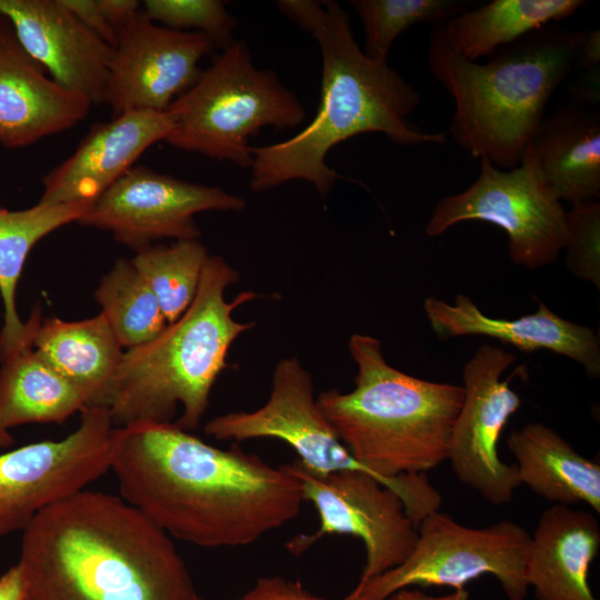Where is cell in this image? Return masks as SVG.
Segmentation results:
<instances>
[{
  "instance_id": "cell-7",
  "label": "cell",
  "mask_w": 600,
  "mask_h": 600,
  "mask_svg": "<svg viewBox=\"0 0 600 600\" xmlns=\"http://www.w3.org/2000/svg\"><path fill=\"white\" fill-rule=\"evenodd\" d=\"M168 111L173 127L164 141L241 168H251L250 137L263 127L293 129L306 117L299 99L277 74L258 69L248 46L234 40Z\"/></svg>"
},
{
  "instance_id": "cell-24",
  "label": "cell",
  "mask_w": 600,
  "mask_h": 600,
  "mask_svg": "<svg viewBox=\"0 0 600 600\" xmlns=\"http://www.w3.org/2000/svg\"><path fill=\"white\" fill-rule=\"evenodd\" d=\"M90 204L38 202L22 210L0 208V294L3 302V326L0 331V361L26 346H32V334L41 312L33 309L22 322L17 312L16 290L24 262L34 244L52 231L79 219Z\"/></svg>"
},
{
  "instance_id": "cell-17",
  "label": "cell",
  "mask_w": 600,
  "mask_h": 600,
  "mask_svg": "<svg viewBox=\"0 0 600 600\" xmlns=\"http://www.w3.org/2000/svg\"><path fill=\"white\" fill-rule=\"evenodd\" d=\"M173 127L167 110L133 111L93 124L76 151L42 177L40 202L91 204Z\"/></svg>"
},
{
  "instance_id": "cell-11",
  "label": "cell",
  "mask_w": 600,
  "mask_h": 600,
  "mask_svg": "<svg viewBox=\"0 0 600 600\" xmlns=\"http://www.w3.org/2000/svg\"><path fill=\"white\" fill-rule=\"evenodd\" d=\"M113 429L107 407H86L68 437L0 454V537L23 531L42 510L110 470Z\"/></svg>"
},
{
  "instance_id": "cell-36",
  "label": "cell",
  "mask_w": 600,
  "mask_h": 600,
  "mask_svg": "<svg viewBox=\"0 0 600 600\" xmlns=\"http://www.w3.org/2000/svg\"><path fill=\"white\" fill-rule=\"evenodd\" d=\"M0 600H26L24 586L17 566L0 577Z\"/></svg>"
},
{
  "instance_id": "cell-39",
  "label": "cell",
  "mask_w": 600,
  "mask_h": 600,
  "mask_svg": "<svg viewBox=\"0 0 600 600\" xmlns=\"http://www.w3.org/2000/svg\"><path fill=\"white\" fill-rule=\"evenodd\" d=\"M13 441V437L10 434L9 430L0 424V449L9 448Z\"/></svg>"
},
{
  "instance_id": "cell-20",
  "label": "cell",
  "mask_w": 600,
  "mask_h": 600,
  "mask_svg": "<svg viewBox=\"0 0 600 600\" xmlns=\"http://www.w3.org/2000/svg\"><path fill=\"white\" fill-rule=\"evenodd\" d=\"M600 550L593 513L553 504L536 526L524 562V578L537 600H598L589 584L591 562Z\"/></svg>"
},
{
  "instance_id": "cell-37",
  "label": "cell",
  "mask_w": 600,
  "mask_h": 600,
  "mask_svg": "<svg viewBox=\"0 0 600 600\" xmlns=\"http://www.w3.org/2000/svg\"><path fill=\"white\" fill-rule=\"evenodd\" d=\"M384 600H470V594L464 588L456 589L449 594L439 597L427 594L420 590L403 588L393 592Z\"/></svg>"
},
{
  "instance_id": "cell-23",
  "label": "cell",
  "mask_w": 600,
  "mask_h": 600,
  "mask_svg": "<svg viewBox=\"0 0 600 600\" xmlns=\"http://www.w3.org/2000/svg\"><path fill=\"white\" fill-rule=\"evenodd\" d=\"M508 447L521 484L553 504L583 502L600 514V464L581 456L552 428L530 422L513 430Z\"/></svg>"
},
{
  "instance_id": "cell-3",
  "label": "cell",
  "mask_w": 600,
  "mask_h": 600,
  "mask_svg": "<svg viewBox=\"0 0 600 600\" xmlns=\"http://www.w3.org/2000/svg\"><path fill=\"white\" fill-rule=\"evenodd\" d=\"M349 351L354 388L323 391L317 401L353 458L398 492L418 526L441 504L426 472L448 459L463 388L393 368L372 336L352 334Z\"/></svg>"
},
{
  "instance_id": "cell-16",
  "label": "cell",
  "mask_w": 600,
  "mask_h": 600,
  "mask_svg": "<svg viewBox=\"0 0 600 600\" xmlns=\"http://www.w3.org/2000/svg\"><path fill=\"white\" fill-rule=\"evenodd\" d=\"M0 16L24 50L51 78L103 103L113 47L77 19L61 0H0Z\"/></svg>"
},
{
  "instance_id": "cell-8",
  "label": "cell",
  "mask_w": 600,
  "mask_h": 600,
  "mask_svg": "<svg viewBox=\"0 0 600 600\" xmlns=\"http://www.w3.org/2000/svg\"><path fill=\"white\" fill-rule=\"evenodd\" d=\"M530 533L519 523L501 520L486 528H469L437 511L418 524L416 544L396 568L356 588L343 600H384L413 586H464L483 574L493 576L510 600L529 591L524 562Z\"/></svg>"
},
{
  "instance_id": "cell-29",
  "label": "cell",
  "mask_w": 600,
  "mask_h": 600,
  "mask_svg": "<svg viewBox=\"0 0 600 600\" xmlns=\"http://www.w3.org/2000/svg\"><path fill=\"white\" fill-rule=\"evenodd\" d=\"M350 3L363 26L364 53L381 61H387L394 40L407 29L446 21L469 7V2L461 0H352Z\"/></svg>"
},
{
  "instance_id": "cell-2",
  "label": "cell",
  "mask_w": 600,
  "mask_h": 600,
  "mask_svg": "<svg viewBox=\"0 0 600 600\" xmlns=\"http://www.w3.org/2000/svg\"><path fill=\"white\" fill-rule=\"evenodd\" d=\"M26 600H193L171 538L121 497L81 490L22 531Z\"/></svg>"
},
{
  "instance_id": "cell-13",
  "label": "cell",
  "mask_w": 600,
  "mask_h": 600,
  "mask_svg": "<svg viewBox=\"0 0 600 600\" xmlns=\"http://www.w3.org/2000/svg\"><path fill=\"white\" fill-rule=\"evenodd\" d=\"M244 206L243 198L219 187L137 166L97 198L78 222L110 231L117 241L139 251L163 238L197 240L194 214L240 211Z\"/></svg>"
},
{
  "instance_id": "cell-32",
  "label": "cell",
  "mask_w": 600,
  "mask_h": 600,
  "mask_svg": "<svg viewBox=\"0 0 600 600\" xmlns=\"http://www.w3.org/2000/svg\"><path fill=\"white\" fill-rule=\"evenodd\" d=\"M233 600H328L310 592L301 582L279 576L261 577L247 592Z\"/></svg>"
},
{
  "instance_id": "cell-28",
  "label": "cell",
  "mask_w": 600,
  "mask_h": 600,
  "mask_svg": "<svg viewBox=\"0 0 600 600\" xmlns=\"http://www.w3.org/2000/svg\"><path fill=\"white\" fill-rule=\"evenodd\" d=\"M209 257L198 240H178L170 246L146 247L131 260L156 296L168 324L193 301Z\"/></svg>"
},
{
  "instance_id": "cell-30",
  "label": "cell",
  "mask_w": 600,
  "mask_h": 600,
  "mask_svg": "<svg viewBox=\"0 0 600 600\" xmlns=\"http://www.w3.org/2000/svg\"><path fill=\"white\" fill-rule=\"evenodd\" d=\"M146 18L159 21L167 28L181 30L193 28L207 34L216 47L231 44L237 20L218 0H147L143 1Z\"/></svg>"
},
{
  "instance_id": "cell-34",
  "label": "cell",
  "mask_w": 600,
  "mask_h": 600,
  "mask_svg": "<svg viewBox=\"0 0 600 600\" xmlns=\"http://www.w3.org/2000/svg\"><path fill=\"white\" fill-rule=\"evenodd\" d=\"M98 2L116 36L122 27L141 12L139 11L140 2L136 0H98Z\"/></svg>"
},
{
  "instance_id": "cell-22",
  "label": "cell",
  "mask_w": 600,
  "mask_h": 600,
  "mask_svg": "<svg viewBox=\"0 0 600 600\" xmlns=\"http://www.w3.org/2000/svg\"><path fill=\"white\" fill-rule=\"evenodd\" d=\"M32 348L87 396L88 407L108 408L123 352L102 313L81 321L40 320Z\"/></svg>"
},
{
  "instance_id": "cell-9",
  "label": "cell",
  "mask_w": 600,
  "mask_h": 600,
  "mask_svg": "<svg viewBox=\"0 0 600 600\" xmlns=\"http://www.w3.org/2000/svg\"><path fill=\"white\" fill-rule=\"evenodd\" d=\"M566 216L528 146L520 163L509 170L480 158L478 178L436 204L426 233L437 237L459 222L486 221L506 231L514 264L537 269L556 262L564 249Z\"/></svg>"
},
{
  "instance_id": "cell-31",
  "label": "cell",
  "mask_w": 600,
  "mask_h": 600,
  "mask_svg": "<svg viewBox=\"0 0 600 600\" xmlns=\"http://www.w3.org/2000/svg\"><path fill=\"white\" fill-rule=\"evenodd\" d=\"M566 266L571 273L600 288V203L590 200L567 211Z\"/></svg>"
},
{
  "instance_id": "cell-5",
  "label": "cell",
  "mask_w": 600,
  "mask_h": 600,
  "mask_svg": "<svg viewBox=\"0 0 600 600\" xmlns=\"http://www.w3.org/2000/svg\"><path fill=\"white\" fill-rule=\"evenodd\" d=\"M442 22L432 24L427 61L454 102L450 134L473 158L512 169L520 163L549 100L576 67L589 30L549 24L478 62L452 49Z\"/></svg>"
},
{
  "instance_id": "cell-4",
  "label": "cell",
  "mask_w": 600,
  "mask_h": 600,
  "mask_svg": "<svg viewBox=\"0 0 600 600\" xmlns=\"http://www.w3.org/2000/svg\"><path fill=\"white\" fill-rule=\"evenodd\" d=\"M322 56L320 103L311 122L291 138L251 147L249 186L260 192L291 180H304L326 197L339 174L326 161L342 141L367 132L383 133L400 146L441 144V132H426L409 121L420 93L388 61L369 58L356 41L350 18L336 1L308 31Z\"/></svg>"
},
{
  "instance_id": "cell-26",
  "label": "cell",
  "mask_w": 600,
  "mask_h": 600,
  "mask_svg": "<svg viewBox=\"0 0 600 600\" xmlns=\"http://www.w3.org/2000/svg\"><path fill=\"white\" fill-rule=\"evenodd\" d=\"M582 0H493L442 22L452 49L478 61L526 34L571 17Z\"/></svg>"
},
{
  "instance_id": "cell-6",
  "label": "cell",
  "mask_w": 600,
  "mask_h": 600,
  "mask_svg": "<svg viewBox=\"0 0 600 600\" xmlns=\"http://www.w3.org/2000/svg\"><path fill=\"white\" fill-rule=\"evenodd\" d=\"M239 273L221 257L207 260L197 294L186 312L154 339L123 352L108 409L114 427L136 422H170L196 429L209 406L211 389L223 369L232 342L254 322H239L233 311L259 297L240 292L232 301L226 289Z\"/></svg>"
},
{
  "instance_id": "cell-27",
  "label": "cell",
  "mask_w": 600,
  "mask_h": 600,
  "mask_svg": "<svg viewBox=\"0 0 600 600\" xmlns=\"http://www.w3.org/2000/svg\"><path fill=\"white\" fill-rule=\"evenodd\" d=\"M96 299L122 348L144 344L168 326L156 296L131 261L114 263Z\"/></svg>"
},
{
  "instance_id": "cell-10",
  "label": "cell",
  "mask_w": 600,
  "mask_h": 600,
  "mask_svg": "<svg viewBox=\"0 0 600 600\" xmlns=\"http://www.w3.org/2000/svg\"><path fill=\"white\" fill-rule=\"evenodd\" d=\"M286 466L300 481L303 499L313 504L320 523L312 533L290 539L286 544L289 552L300 556L330 534L361 539L366 563L356 588L396 568L410 554L418 527L398 492L377 477L357 470L320 476L298 460Z\"/></svg>"
},
{
  "instance_id": "cell-18",
  "label": "cell",
  "mask_w": 600,
  "mask_h": 600,
  "mask_svg": "<svg viewBox=\"0 0 600 600\" xmlns=\"http://www.w3.org/2000/svg\"><path fill=\"white\" fill-rule=\"evenodd\" d=\"M92 103L46 76L8 30L0 37V143L23 148L83 120Z\"/></svg>"
},
{
  "instance_id": "cell-14",
  "label": "cell",
  "mask_w": 600,
  "mask_h": 600,
  "mask_svg": "<svg viewBox=\"0 0 600 600\" xmlns=\"http://www.w3.org/2000/svg\"><path fill=\"white\" fill-rule=\"evenodd\" d=\"M313 390L311 374L300 361L284 358L273 370L270 396L262 407L218 416L204 426V432L217 440L279 439L316 474L357 470L374 476L340 440Z\"/></svg>"
},
{
  "instance_id": "cell-19",
  "label": "cell",
  "mask_w": 600,
  "mask_h": 600,
  "mask_svg": "<svg viewBox=\"0 0 600 600\" xmlns=\"http://www.w3.org/2000/svg\"><path fill=\"white\" fill-rule=\"evenodd\" d=\"M423 309L441 338L486 336L523 352L547 349L580 363L591 378L600 374V344L593 330L561 318L542 301H538L534 313L513 320L483 314L464 294H458L453 304L427 298Z\"/></svg>"
},
{
  "instance_id": "cell-38",
  "label": "cell",
  "mask_w": 600,
  "mask_h": 600,
  "mask_svg": "<svg viewBox=\"0 0 600 600\" xmlns=\"http://www.w3.org/2000/svg\"><path fill=\"white\" fill-rule=\"evenodd\" d=\"M574 93L581 99L596 104L599 101V67L587 70V74L577 83Z\"/></svg>"
},
{
  "instance_id": "cell-12",
  "label": "cell",
  "mask_w": 600,
  "mask_h": 600,
  "mask_svg": "<svg viewBox=\"0 0 600 600\" xmlns=\"http://www.w3.org/2000/svg\"><path fill=\"white\" fill-rule=\"evenodd\" d=\"M516 360L503 348L482 344L466 362L447 459L461 483L496 507L509 503L521 486L517 466L503 462L498 451L501 432L521 404L509 380H501Z\"/></svg>"
},
{
  "instance_id": "cell-33",
  "label": "cell",
  "mask_w": 600,
  "mask_h": 600,
  "mask_svg": "<svg viewBox=\"0 0 600 600\" xmlns=\"http://www.w3.org/2000/svg\"><path fill=\"white\" fill-rule=\"evenodd\" d=\"M61 2L86 27L114 48L116 32L107 22L98 0H61Z\"/></svg>"
},
{
  "instance_id": "cell-21",
  "label": "cell",
  "mask_w": 600,
  "mask_h": 600,
  "mask_svg": "<svg viewBox=\"0 0 600 600\" xmlns=\"http://www.w3.org/2000/svg\"><path fill=\"white\" fill-rule=\"evenodd\" d=\"M541 176L561 201L598 200L600 194V114L563 107L543 117L530 143Z\"/></svg>"
},
{
  "instance_id": "cell-40",
  "label": "cell",
  "mask_w": 600,
  "mask_h": 600,
  "mask_svg": "<svg viewBox=\"0 0 600 600\" xmlns=\"http://www.w3.org/2000/svg\"><path fill=\"white\" fill-rule=\"evenodd\" d=\"M1 17V16H0ZM7 30V28L4 27V24L0 21V37L4 33V31Z\"/></svg>"
},
{
  "instance_id": "cell-35",
  "label": "cell",
  "mask_w": 600,
  "mask_h": 600,
  "mask_svg": "<svg viewBox=\"0 0 600 600\" xmlns=\"http://www.w3.org/2000/svg\"><path fill=\"white\" fill-rule=\"evenodd\" d=\"M600 62V32L589 30L587 38L579 51L576 67L584 70L598 68Z\"/></svg>"
},
{
  "instance_id": "cell-25",
  "label": "cell",
  "mask_w": 600,
  "mask_h": 600,
  "mask_svg": "<svg viewBox=\"0 0 600 600\" xmlns=\"http://www.w3.org/2000/svg\"><path fill=\"white\" fill-rule=\"evenodd\" d=\"M88 407L87 396L32 348L26 346L0 363V424L61 423Z\"/></svg>"
},
{
  "instance_id": "cell-15",
  "label": "cell",
  "mask_w": 600,
  "mask_h": 600,
  "mask_svg": "<svg viewBox=\"0 0 600 600\" xmlns=\"http://www.w3.org/2000/svg\"><path fill=\"white\" fill-rule=\"evenodd\" d=\"M214 47L204 33L160 27L140 12L117 32L103 103L113 117L167 111L199 80V61Z\"/></svg>"
},
{
  "instance_id": "cell-41",
  "label": "cell",
  "mask_w": 600,
  "mask_h": 600,
  "mask_svg": "<svg viewBox=\"0 0 600 600\" xmlns=\"http://www.w3.org/2000/svg\"><path fill=\"white\" fill-rule=\"evenodd\" d=\"M193 600H204V599L201 598L200 596H197Z\"/></svg>"
},
{
  "instance_id": "cell-1",
  "label": "cell",
  "mask_w": 600,
  "mask_h": 600,
  "mask_svg": "<svg viewBox=\"0 0 600 600\" xmlns=\"http://www.w3.org/2000/svg\"><path fill=\"white\" fill-rule=\"evenodd\" d=\"M110 470L123 500L170 538L202 548L252 544L304 501L286 464L213 447L171 422L114 427Z\"/></svg>"
}]
</instances>
